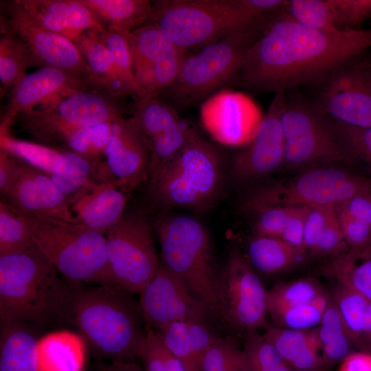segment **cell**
Segmentation results:
<instances>
[{
    "mask_svg": "<svg viewBox=\"0 0 371 371\" xmlns=\"http://www.w3.org/2000/svg\"><path fill=\"white\" fill-rule=\"evenodd\" d=\"M370 48L371 27L315 29L282 10L269 16L248 49L234 84L258 93L318 86L341 63Z\"/></svg>",
    "mask_w": 371,
    "mask_h": 371,
    "instance_id": "obj_1",
    "label": "cell"
},
{
    "mask_svg": "<svg viewBox=\"0 0 371 371\" xmlns=\"http://www.w3.org/2000/svg\"><path fill=\"white\" fill-rule=\"evenodd\" d=\"M65 320L101 359L135 361L146 324L139 302L113 284H71Z\"/></svg>",
    "mask_w": 371,
    "mask_h": 371,
    "instance_id": "obj_2",
    "label": "cell"
},
{
    "mask_svg": "<svg viewBox=\"0 0 371 371\" xmlns=\"http://www.w3.org/2000/svg\"><path fill=\"white\" fill-rule=\"evenodd\" d=\"M34 245L0 256V318L32 326L65 320L71 285Z\"/></svg>",
    "mask_w": 371,
    "mask_h": 371,
    "instance_id": "obj_3",
    "label": "cell"
},
{
    "mask_svg": "<svg viewBox=\"0 0 371 371\" xmlns=\"http://www.w3.org/2000/svg\"><path fill=\"white\" fill-rule=\"evenodd\" d=\"M225 179L223 157L200 135L148 179L150 200L163 208L210 209L221 195Z\"/></svg>",
    "mask_w": 371,
    "mask_h": 371,
    "instance_id": "obj_4",
    "label": "cell"
},
{
    "mask_svg": "<svg viewBox=\"0 0 371 371\" xmlns=\"http://www.w3.org/2000/svg\"><path fill=\"white\" fill-rule=\"evenodd\" d=\"M249 28L231 34L188 52L175 80L157 96L177 108L201 105L223 87L235 83L244 58L269 17Z\"/></svg>",
    "mask_w": 371,
    "mask_h": 371,
    "instance_id": "obj_5",
    "label": "cell"
},
{
    "mask_svg": "<svg viewBox=\"0 0 371 371\" xmlns=\"http://www.w3.org/2000/svg\"><path fill=\"white\" fill-rule=\"evenodd\" d=\"M268 15L250 12L240 0H158L153 1L146 24L155 25L188 52L254 26Z\"/></svg>",
    "mask_w": 371,
    "mask_h": 371,
    "instance_id": "obj_6",
    "label": "cell"
},
{
    "mask_svg": "<svg viewBox=\"0 0 371 371\" xmlns=\"http://www.w3.org/2000/svg\"><path fill=\"white\" fill-rule=\"evenodd\" d=\"M25 215L34 245L69 284H112L105 235L77 222Z\"/></svg>",
    "mask_w": 371,
    "mask_h": 371,
    "instance_id": "obj_7",
    "label": "cell"
},
{
    "mask_svg": "<svg viewBox=\"0 0 371 371\" xmlns=\"http://www.w3.org/2000/svg\"><path fill=\"white\" fill-rule=\"evenodd\" d=\"M280 124L284 144L283 165L301 168L357 161L335 121L314 100L285 91Z\"/></svg>",
    "mask_w": 371,
    "mask_h": 371,
    "instance_id": "obj_8",
    "label": "cell"
},
{
    "mask_svg": "<svg viewBox=\"0 0 371 371\" xmlns=\"http://www.w3.org/2000/svg\"><path fill=\"white\" fill-rule=\"evenodd\" d=\"M159 260L185 282L216 312L219 276L210 237L205 227L191 216L166 215L155 225Z\"/></svg>",
    "mask_w": 371,
    "mask_h": 371,
    "instance_id": "obj_9",
    "label": "cell"
},
{
    "mask_svg": "<svg viewBox=\"0 0 371 371\" xmlns=\"http://www.w3.org/2000/svg\"><path fill=\"white\" fill-rule=\"evenodd\" d=\"M329 165L313 166L295 177L256 190L246 206L336 207L357 194L371 192V177Z\"/></svg>",
    "mask_w": 371,
    "mask_h": 371,
    "instance_id": "obj_10",
    "label": "cell"
},
{
    "mask_svg": "<svg viewBox=\"0 0 371 371\" xmlns=\"http://www.w3.org/2000/svg\"><path fill=\"white\" fill-rule=\"evenodd\" d=\"M123 114L124 107L118 98L91 87L49 106L20 113L14 123L40 144H65L77 129L111 122Z\"/></svg>",
    "mask_w": 371,
    "mask_h": 371,
    "instance_id": "obj_11",
    "label": "cell"
},
{
    "mask_svg": "<svg viewBox=\"0 0 371 371\" xmlns=\"http://www.w3.org/2000/svg\"><path fill=\"white\" fill-rule=\"evenodd\" d=\"M105 237L111 284L131 293H139L159 262L151 224L140 213L125 212Z\"/></svg>",
    "mask_w": 371,
    "mask_h": 371,
    "instance_id": "obj_12",
    "label": "cell"
},
{
    "mask_svg": "<svg viewBox=\"0 0 371 371\" xmlns=\"http://www.w3.org/2000/svg\"><path fill=\"white\" fill-rule=\"evenodd\" d=\"M216 311L236 331L246 333L266 325L267 291L238 250L230 253L219 276Z\"/></svg>",
    "mask_w": 371,
    "mask_h": 371,
    "instance_id": "obj_13",
    "label": "cell"
},
{
    "mask_svg": "<svg viewBox=\"0 0 371 371\" xmlns=\"http://www.w3.org/2000/svg\"><path fill=\"white\" fill-rule=\"evenodd\" d=\"M317 87L314 102L328 117L351 126H371V58L365 54L341 63Z\"/></svg>",
    "mask_w": 371,
    "mask_h": 371,
    "instance_id": "obj_14",
    "label": "cell"
},
{
    "mask_svg": "<svg viewBox=\"0 0 371 371\" xmlns=\"http://www.w3.org/2000/svg\"><path fill=\"white\" fill-rule=\"evenodd\" d=\"M139 294L146 324L157 330L178 322L208 325L212 318L217 317L214 310L160 260L154 276Z\"/></svg>",
    "mask_w": 371,
    "mask_h": 371,
    "instance_id": "obj_15",
    "label": "cell"
},
{
    "mask_svg": "<svg viewBox=\"0 0 371 371\" xmlns=\"http://www.w3.org/2000/svg\"><path fill=\"white\" fill-rule=\"evenodd\" d=\"M128 43L139 93L137 99L157 95L169 87L177 78L188 52L152 24L131 32Z\"/></svg>",
    "mask_w": 371,
    "mask_h": 371,
    "instance_id": "obj_16",
    "label": "cell"
},
{
    "mask_svg": "<svg viewBox=\"0 0 371 371\" xmlns=\"http://www.w3.org/2000/svg\"><path fill=\"white\" fill-rule=\"evenodd\" d=\"M3 24L27 45L37 65L65 70L89 80L86 62L75 43L41 26L16 0L3 3Z\"/></svg>",
    "mask_w": 371,
    "mask_h": 371,
    "instance_id": "obj_17",
    "label": "cell"
},
{
    "mask_svg": "<svg viewBox=\"0 0 371 371\" xmlns=\"http://www.w3.org/2000/svg\"><path fill=\"white\" fill-rule=\"evenodd\" d=\"M200 117L202 125L215 141L240 146L252 141L264 115L246 94L223 89L201 104Z\"/></svg>",
    "mask_w": 371,
    "mask_h": 371,
    "instance_id": "obj_18",
    "label": "cell"
},
{
    "mask_svg": "<svg viewBox=\"0 0 371 371\" xmlns=\"http://www.w3.org/2000/svg\"><path fill=\"white\" fill-rule=\"evenodd\" d=\"M93 87L84 77L43 67L26 74L12 89L1 130L9 131L20 113L49 106L75 92Z\"/></svg>",
    "mask_w": 371,
    "mask_h": 371,
    "instance_id": "obj_19",
    "label": "cell"
},
{
    "mask_svg": "<svg viewBox=\"0 0 371 371\" xmlns=\"http://www.w3.org/2000/svg\"><path fill=\"white\" fill-rule=\"evenodd\" d=\"M284 95L285 91L275 93L256 136L234 157L231 172L236 181H248L262 177L284 164L280 113Z\"/></svg>",
    "mask_w": 371,
    "mask_h": 371,
    "instance_id": "obj_20",
    "label": "cell"
},
{
    "mask_svg": "<svg viewBox=\"0 0 371 371\" xmlns=\"http://www.w3.org/2000/svg\"><path fill=\"white\" fill-rule=\"evenodd\" d=\"M104 156L109 170L128 195L147 181L150 150L131 117L121 115L112 122L111 135Z\"/></svg>",
    "mask_w": 371,
    "mask_h": 371,
    "instance_id": "obj_21",
    "label": "cell"
},
{
    "mask_svg": "<svg viewBox=\"0 0 371 371\" xmlns=\"http://www.w3.org/2000/svg\"><path fill=\"white\" fill-rule=\"evenodd\" d=\"M8 198L25 214L76 222L69 198L46 172L23 161Z\"/></svg>",
    "mask_w": 371,
    "mask_h": 371,
    "instance_id": "obj_22",
    "label": "cell"
},
{
    "mask_svg": "<svg viewBox=\"0 0 371 371\" xmlns=\"http://www.w3.org/2000/svg\"><path fill=\"white\" fill-rule=\"evenodd\" d=\"M41 26L74 41L87 30L106 31L81 0H16Z\"/></svg>",
    "mask_w": 371,
    "mask_h": 371,
    "instance_id": "obj_23",
    "label": "cell"
},
{
    "mask_svg": "<svg viewBox=\"0 0 371 371\" xmlns=\"http://www.w3.org/2000/svg\"><path fill=\"white\" fill-rule=\"evenodd\" d=\"M127 200L128 194L113 179L99 183L70 203L77 223L105 235L123 216Z\"/></svg>",
    "mask_w": 371,
    "mask_h": 371,
    "instance_id": "obj_24",
    "label": "cell"
},
{
    "mask_svg": "<svg viewBox=\"0 0 371 371\" xmlns=\"http://www.w3.org/2000/svg\"><path fill=\"white\" fill-rule=\"evenodd\" d=\"M87 346L70 330L47 333L37 340V371H85Z\"/></svg>",
    "mask_w": 371,
    "mask_h": 371,
    "instance_id": "obj_25",
    "label": "cell"
},
{
    "mask_svg": "<svg viewBox=\"0 0 371 371\" xmlns=\"http://www.w3.org/2000/svg\"><path fill=\"white\" fill-rule=\"evenodd\" d=\"M74 43L86 62L89 73V81L93 87L118 98L128 95L135 96L119 77L100 32L85 31Z\"/></svg>",
    "mask_w": 371,
    "mask_h": 371,
    "instance_id": "obj_26",
    "label": "cell"
},
{
    "mask_svg": "<svg viewBox=\"0 0 371 371\" xmlns=\"http://www.w3.org/2000/svg\"><path fill=\"white\" fill-rule=\"evenodd\" d=\"M157 332L186 371H200L204 354L218 337L209 326L191 322H174Z\"/></svg>",
    "mask_w": 371,
    "mask_h": 371,
    "instance_id": "obj_27",
    "label": "cell"
},
{
    "mask_svg": "<svg viewBox=\"0 0 371 371\" xmlns=\"http://www.w3.org/2000/svg\"><path fill=\"white\" fill-rule=\"evenodd\" d=\"M31 324L0 318V371H37V340Z\"/></svg>",
    "mask_w": 371,
    "mask_h": 371,
    "instance_id": "obj_28",
    "label": "cell"
},
{
    "mask_svg": "<svg viewBox=\"0 0 371 371\" xmlns=\"http://www.w3.org/2000/svg\"><path fill=\"white\" fill-rule=\"evenodd\" d=\"M322 270L325 276L352 288L371 302V243L335 255Z\"/></svg>",
    "mask_w": 371,
    "mask_h": 371,
    "instance_id": "obj_29",
    "label": "cell"
},
{
    "mask_svg": "<svg viewBox=\"0 0 371 371\" xmlns=\"http://www.w3.org/2000/svg\"><path fill=\"white\" fill-rule=\"evenodd\" d=\"M106 29L130 34L148 21L153 1L149 0H81Z\"/></svg>",
    "mask_w": 371,
    "mask_h": 371,
    "instance_id": "obj_30",
    "label": "cell"
},
{
    "mask_svg": "<svg viewBox=\"0 0 371 371\" xmlns=\"http://www.w3.org/2000/svg\"><path fill=\"white\" fill-rule=\"evenodd\" d=\"M304 256L276 237L256 235L247 245L249 263L254 269L265 274L289 269L301 262Z\"/></svg>",
    "mask_w": 371,
    "mask_h": 371,
    "instance_id": "obj_31",
    "label": "cell"
},
{
    "mask_svg": "<svg viewBox=\"0 0 371 371\" xmlns=\"http://www.w3.org/2000/svg\"><path fill=\"white\" fill-rule=\"evenodd\" d=\"M316 328L322 359L328 370L354 351L355 346L331 294Z\"/></svg>",
    "mask_w": 371,
    "mask_h": 371,
    "instance_id": "obj_32",
    "label": "cell"
},
{
    "mask_svg": "<svg viewBox=\"0 0 371 371\" xmlns=\"http://www.w3.org/2000/svg\"><path fill=\"white\" fill-rule=\"evenodd\" d=\"M0 93L5 96L36 63L25 42L13 31L1 26Z\"/></svg>",
    "mask_w": 371,
    "mask_h": 371,
    "instance_id": "obj_33",
    "label": "cell"
},
{
    "mask_svg": "<svg viewBox=\"0 0 371 371\" xmlns=\"http://www.w3.org/2000/svg\"><path fill=\"white\" fill-rule=\"evenodd\" d=\"M131 117L148 144L184 120L176 109L157 95L137 99Z\"/></svg>",
    "mask_w": 371,
    "mask_h": 371,
    "instance_id": "obj_34",
    "label": "cell"
},
{
    "mask_svg": "<svg viewBox=\"0 0 371 371\" xmlns=\"http://www.w3.org/2000/svg\"><path fill=\"white\" fill-rule=\"evenodd\" d=\"M331 295L355 347L368 349L366 330L370 302L352 288L337 282Z\"/></svg>",
    "mask_w": 371,
    "mask_h": 371,
    "instance_id": "obj_35",
    "label": "cell"
},
{
    "mask_svg": "<svg viewBox=\"0 0 371 371\" xmlns=\"http://www.w3.org/2000/svg\"><path fill=\"white\" fill-rule=\"evenodd\" d=\"M284 11L297 22L312 28L350 30L333 0H286Z\"/></svg>",
    "mask_w": 371,
    "mask_h": 371,
    "instance_id": "obj_36",
    "label": "cell"
},
{
    "mask_svg": "<svg viewBox=\"0 0 371 371\" xmlns=\"http://www.w3.org/2000/svg\"><path fill=\"white\" fill-rule=\"evenodd\" d=\"M34 245L25 215L10 203L0 202V256L17 254Z\"/></svg>",
    "mask_w": 371,
    "mask_h": 371,
    "instance_id": "obj_37",
    "label": "cell"
},
{
    "mask_svg": "<svg viewBox=\"0 0 371 371\" xmlns=\"http://www.w3.org/2000/svg\"><path fill=\"white\" fill-rule=\"evenodd\" d=\"M326 293L313 279L279 283L267 291V313L270 314L285 308L311 303Z\"/></svg>",
    "mask_w": 371,
    "mask_h": 371,
    "instance_id": "obj_38",
    "label": "cell"
},
{
    "mask_svg": "<svg viewBox=\"0 0 371 371\" xmlns=\"http://www.w3.org/2000/svg\"><path fill=\"white\" fill-rule=\"evenodd\" d=\"M198 136L196 128L184 119L179 125L149 142L148 179Z\"/></svg>",
    "mask_w": 371,
    "mask_h": 371,
    "instance_id": "obj_39",
    "label": "cell"
},
{
    "mask_svg": "<svg viewBox=\"0 0 371 371\" xmlns=\"http://www.w3.org/2000/svg\"><path fill=\"white\" fill-rule=\"evenodd\" d=\"M245 334L242 349L245 371H293L263 335L256 330Z\"/></svg>",
    "mask_w": 371,
    "mask_h": 371,
    "instance_id": "obj_40",
    "label": "cell"
},
{
    "mask_svg": "<svg viewBox=\"0 0 371 371\" xmlns=\"http://www.w3.org/2000/svg\"><path fill=\"white\" fill-rule=\"evenodd\" d=\"M290 366L313 343L318 340L317 328L296 330L267 326L263 334Z\"/></svg>",
    "mask_w": 371,
    "mask_h": 371,
    "instance_id": "obj_41",
    "label": "cell"
},
{
    "mask_svg": "<svg viewBox=\"0 0 371 371\" xmlns=\"http://www.w3.org/2000/svg\"><path fill=\"white\" fill-rule=\"evenodd\" d=\"M137 357L144 371H186L181 362L166 346L157 332L148 325Z\"/></svg>",
    "mask_w": 371,
    "mask_h": 371,
    "instance_id": "obj_42",
    "label": "cell"
},
{
    "mask_svg": "<svg viewBox=\"0 0 371 371\" xmlns=\"http://www.w3.org/2000/svg\"><path fill=\"white\" fill-rule=\"evenodd\" d=\"M112 122L77 129L67 137L65 145L84 157L101 160L111 138Z\"/></svg>",
    "mask_w": 371,
    "mask_h": 371,
    "instance_id": "obj_43",
    "label": "cell"
},
{
    "mask_svg": "<svg viewBox=\"0 0 371 371\" xmlns=\"http://www.w3.org/2000/svg\"><path fill=\"white\" fill-rule=\"evenodd\" d=\"M330 293L307 304L293 306L269 314L276 326L309 330L316 328L320 323Z\"/></svg>",
    "mask_w": 371,
    "mask_h": 371,
    "instance_id": "obj_44",
    "label": "cell"
},
{
    "mask_svg": "<svg viewBox=\"0 0 371 371\" xmlns=\"http://www.w3.org/2000/svg\"><path fill=\"white\" fill-rule=\"evenodd\" d=\"M129 34L114 29H106V31L100 32V36L109 51L119 77L138 98L139 93L133 71Z\"/></svg>",
    "mask_w": 371,
    "mask_h": 371,
    "instance_id": "obj_45",
    "label": "cell"
},
{
    "mask_svg": "<svg viewBox=\"0 0 371 371\" xmlns=\"http://www.w3.org/2000/svg\"><path fill=\"white\" fill-rule=\"evenodd\" d=\"M297 209L295 206H267L254 210L258 214L257 235L281 238Z\"/></svg>",
    "mask_w": 371,
    "mask_h": 371,
    "instance_id": "obj_46",
    "label": "cell"
},
{
    "mask_svg": "<svg viewBox=\"0 0 371 371\" xmlns=\"http://www.w3.org/2000/svg\"><path fill=\"white\" fill-rule=\"evenodd\" d=\"M242 352L235 339L228 335L217 337L204 354L200 371H221Z\"/></svg>",
    "mask_w": 371,
    "mask_h": 371,
    "instance_id": "obj_47",
    "label": "cell"
},
{
    "mask_svg": "<svg viewBox=\"0 0 371 371\" xmlns=\"http://www.w3.org/2000/svg\"><path fill=\"white\" fill-rule=\"evenodd\" d=\"M336 214V207L308 208L304 227V245L306 253L313 255L325 227Z\"/></svg>",
    "mask_w": 371,
    "mask_h": 371,
    "instance_id": "obj_48",
    "label": "cell"
},
{
    "mask_svg": "<svg viewBox=\"0 0 371 371\" xmlns=\"http://www.w3.org/2000/svg\"><path fill=\"white\" fill-rule=\"evenodd\" d=\"M335 123L341 137L356 160L365 162L371 170V126L359 128L336 121Z\"/></svg>",
    "mask_w": 371,
    "mask_h": 371,
    "instance_id": "obj_49",
    "label": "cell"
},
{
    "mask_svg": "<svg viewBox=\"0 0 371 371\" xmlns=\"http://www.w3.org/2000/svg\"><path fill=\"white\" fill-rule=\"evenodd\" d=\"M346 245L337 211L325 227L313 256L337 255L347 249Z\"/></svg>",
    "mask_w": 371,
    "mask_h": 371,
    "instance_id": "obj_50",
    "label": "cell"
},
{
    "mask_svg": "<svg viewBox=\"0 0 371 371\" xmlns=\"http://www.w3.org/2000/svg\"><path fill=\"white\" fill-rule=\"evenodd\" d=\"M337 214L346 243L350 248L361 247L371 242V226L338 209Z\"/></svg>",
    "mask_w": 371,
    "mask_h": 371,
    "instance_id": "obj_51",
    "label": "cell"
},
{
    "mask_svg": "<svg viewBox=\"0 0 371 371\" xmlns=\"http://www.w3.org/2000/svg\"><path fill=\"white\" fill-rule=\"evenodd\" d=\"M334 5L350 30L360 29L371 19V0H333Z\"/></svg>",
    "mask_w": 371,
    "mask_h": 371,
    "instance_id": "obj_52",
    "label": "cell"
},
{
    "mask_svg": "<svg viewBox=\"0 0 371 371\" xmlns=\"http://www.w3.org/2000/svg\"><path fill=\"white\" fill-rule=\"evenodd\" d=\"M23 161L8 151L0 150V192L8 196L21 168Z\"/></svg>",
    "mask_w": 371,
    "mask_h": 371,
    "instance_id": "obj_53",
    "label": "cell"
},
{
    "mask_svg": "<svg viewBox=\"0 0 371 371\" xmlns=\"http://www.w3.org/2000/svg\"><path fill=\"white\" fill-rule=\"evenodd\" d=\"M339 207L352 218L371 226V192L354 196Z\"/></svg>",
    "mask_w": 371,
    "mask_h": 371,
    "instance_id": "obj_54",
    "label": "cell"
},
{
    "mask_svg": "<svg viewBox=\"0 0 371 371\" xmlns=\"http://www.w3.org/2000/svg\"><path fill=\"white\" fill-rule=\"evenodd\" d=\"M337 371H371V351H352L341 362Z\"/></svg>",
    "mask_w": 371,
    "mask_h": 371,
    "instance_id": "obj_55",
    "label": "cell"
},
{
    "mask_svg": "<svg viewBox=\"0 0 371 371\" xmlns=\"http://www.w3.org/2000/svg\"><path fill=\"white\" fill-rule=\"evenodd\" d=\"M240 2L250 12L263 16L284 10L286 0H240Z\"/></svg>",
    "mask_w": 371,
    "mask_h": 371,
    "instance_id": "obj_56",
    "label": "cell"
},
{
    "mask_svg": "<svg viewBox=\"0 0 371 371\" xmlns=\"http://www.w3.org/2000/svg\"><path fill=\"white\" fill-rule=\"evenodd\" d=\"M98 371H144L135 361H112L108 363H98Z\"/></svg>",
    "mask_w": 371,
    "mask_h": 371,
    "instance_id": "obj_57",
    "label": "cell"
},
{
    "mask_svg": "<svg viewBox=\"0 0 371 371\" xmlns=\"http://www.w3.org/2000/svg\"><path fill=\"white\" fill-rule=\"evenodd\" d=\"M221 371H245L242 352L237 358L229 363Z\"/></svg>",
    "mask_w": 371,
    "mask_h": 371,
    "instance_id": "obj_58",
    "label": "cell"
},
{
    "mask_svg": "<svg viewBox=\"0 0 371 371\" xmlns=\"http://www.w3.org/2000/svg\"><path fill=\"white\" fill-rule=\"evenodd\" d=\"M366 339L369 351H371V302L369 305L366 330Z\"/></svg>",
    "mask_w": 371,
    "mask_h": 371,
    "instance_id": "obj_59",
    "label": "cell"
},
{
    "mask_svg": "<svg viewBox=\"0 0 371 371\" xmlns=\"http://www.w3.org/2000/svg\"><path fill=\"white\" fill-rule=\"evenodd\" d=\"M317 371H328L326 368H322Z\"/></svg>",
    "mask_w": 371,
    "mask_h": 371,
    "instance_id": "obj_60",
    "label": "cell"
},
{
    "mask_svg": "<svg viewBox=\"0 0 371 371\" xmlns=\"http://www.w3.org/2000/svg\"><path fill=\"white\" fill-rule=\"evenodd\" d=\"M370 243H371V242H370ZM370 243H369V244H370Z\"/></svg>",
    "mask_w": 371,
    "mask_h": 371,
    "instance_id": "obj_61",
    "label": "cell"
}]
</instances>
